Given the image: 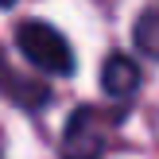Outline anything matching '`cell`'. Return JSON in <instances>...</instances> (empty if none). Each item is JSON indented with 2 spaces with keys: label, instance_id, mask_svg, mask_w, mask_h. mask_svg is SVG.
Listing matches in <instances>:
<instances>
[{
  "label": "cell",
  "instance_id": "cell-1",
  "mask_svg": "<svg viewBox=\"0 0 159 159\" xmlns=\"http://www.w3.org/2000/svg\"><path fill=\"white\" fill-rule=\"evenodd\" d=\"M16 47L43 74H74V66H78L66 35L58 27H51V23H39V20H23L16 27Z\"/></svg>",
  "mask_w": 159,
  "mask_h": 159
},
{
  "label": "cell",
  "instance_id": "cell-2",
  "mask_svg": "<svg viewBox=\"0 0 159 159\" xmlns=\"http://www.w3.org/2000/svg\"><path fill=\"white\" fill-rule=\"evenodd\" d=\"M62 159H101L105 152V128H101L97 113L89 105L85 109H74L62 128Z\"/></svg>",
  "mask_w": 159,
  "mask_h": 159
},
{
  "label": "cell",
  "instance_id": "cell-3",
  "mask_svg": "<svg viewBox=\"0 0 159 159\" xmlns=\"http://www.w3.org/2000/svg\"><path fill=\"white\" fill-rule=\"evenodd\" d=\"M140 82H144V74L128 54H109L101 62V89L109 97H132L140 89Z\"/></svg>",
  "mask_w": 159,
  "mask_h": 159
},
{
  "label": "cell",
  "instance_id": "cell-4",
  "mask_svg": "<svg viewBox=\"0 0 159 159\" xmlns=\"http://www.w3.org/2000/svg\"><path fill=\"white\" fill-rule=\"evenodd\" d=\"M132 43L144 58H155L159 62V4L148 8L136 23H132Z\"/></svg>",
  "mask_w": 159,
  "mask_h": 159
},
{
  "label": "cell",
  "instance_id": "cell-5",
  "mask_svg": "<svg viewBox=\"0 0 159 159\" xmlns=\"http://www.w3.org/2000/svg\"><path fill=\"white\" fill-rule=\"evenodd\" d=\"M0 89L8 93V97H16L20 105H27V109H39V105H47V85H39V82H16V78H8L4 70H0Z\"/></svg>",
  "mask_w": 159,
  "mask_h": 159
},
{
  "label": "cell",
  "instance_id": "cell-6",
  "mask_svg": "<svg viewBox=\"0 0 159 159\" xmlns=\"http://www.w3.org/2000/svg\"><path fill=\"white\" fill-rule=\"evenodd\" d=\"M0 70H4V62H0Z\"/></svg>",
  "mask_w": 159,
  "mask_h": 159
}]
</instances>
